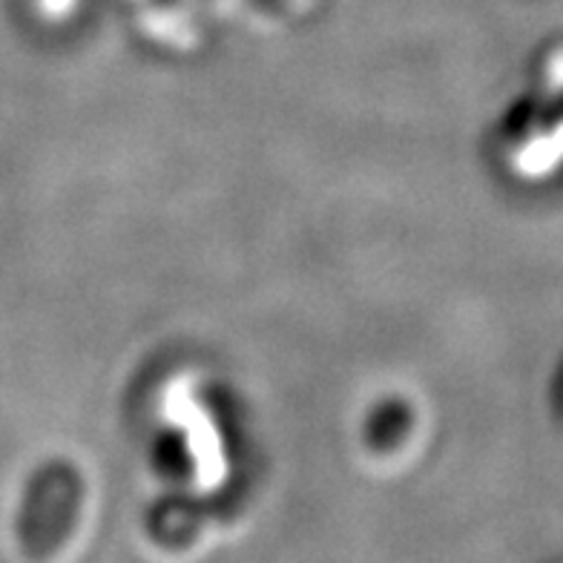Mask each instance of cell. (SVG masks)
Instances as JSON below:
<instances>
[{"label": "cell", "instance_id": "1", "mask_svg": "<svg viewBox=\"0 0 563 563\" xmlns=\"http://www.w3.org/2000/svg\"><path fill=\"white\" fill-rule=\"evenodd\" d=\"M167 417L173 422H181L187 431V445L196 457V477L205 489H213L224 481V454L222 445H219V434H216L213 422L208 420V415L196 408L194 397L187 391L185 383H176V386L167 391Z\"/></svg>", "mask_w": 563, "mask_h": 563}]
</instances>
